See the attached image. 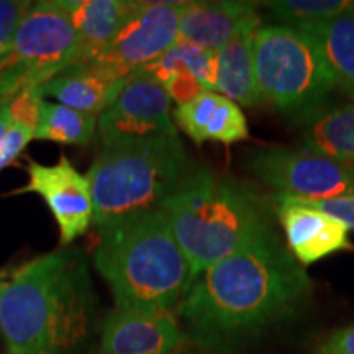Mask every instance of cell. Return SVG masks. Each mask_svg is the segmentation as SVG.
Returning a JSON list of instances; mask_svg holds the SVG:
<instances>
[{"label": "cell", "mask_w": 354, "mask_h": 354, "mask_svg": "<svg viewBox=\"0 0 354 354\" xmlns=\"http://www.w3.org/2000/svg\"><path fill=\"white\" fill-rule=\"evenodd\" d=\"M348 95H349V97H351V99L354 100V88H353V91H351V92H349V94H348Z\"/></svg>", "instance_id": "obj_31"}, {"label": "cell", "mask_w": 354, "mask_h": 354, "mask_svg": "<svg viewBox=\"0 0 354 354\" xmlns=\"http://www.w3.org/2000/svg\"><path fill=\"white\" fill-rule=\"evenodd\" d=\"M300 149L354 167V102L305 118Z\"/></svg>", "instance_id": "obj_20"}, {"label": "cell", "mask_w": 354, "mask_h": 354, "mask_svg": "<svg viewBox=\"0 0 354 354\" xmlns=\"http://www.w3.org/2000/svg\"><path fill=\"white\" fill-rule=\"evenodd\" d=\"M304 201V198H300ZM308 205L317 207L326 214L336 216L338 220H342L344 225L349 228V232H354V194L343 197H335V198H326V201H304Z\"/></svg>", "instance_id": "obj_27"}, {"label": "cell", "mask_w": 354, "mask_h": 354, "mask_svg": "<svg viewBox=\"0 0 354 354\" xmlns=\"http://www.w3.org/2000/svg\"><path fill=\"white\" fill-rule=\"evenodd\" d=\"M143 71L165 87L177 105L187 104L203 92H216V53L180 39Z\"/></svg>", "instance_id": "obj_15"}, {"label": "cell", "mask_w": 354, "mask_h": 354, "mask_svg": "<svg viewBox=\"0 0 354 354\" xmlns=\"http://www.w3.org/2000/svg\"><path fill=\"white\" fill-rule=\"evenodd\" d=\"M318 354H354V325L331 335Z\"/></svg>", "instance_id": "obj_28"}, {"label": "cell", "mask_w": 354, "mask_h": 354, "mask_svg": "<svg viewBox=\"0 0 354 354\" xmlns=\"http://www.w3.org/2000/svg\"><path fill=\"white\" fill-rule=\"evenodd\" d=\"M281 25L304 26L354 15V0H272L263 2Z\"/></svg>", "instance_id": "obj_23"}, {"label": "cell", "mask_w": 354, "mask_h": 354, "mask_svg": "<svg viewBox=\"0 0 354 354\" xmlns=\"http://www.w3.org/2000/svg\"><path fill=\"white\" fill-rule=\"evenodd\" d=\"M99 117L43 100L35 138L59 145H87L94 138Z\"/></svg>", "instance_id": "obj_22"}, {"label": "cell", "mask_w": 354, "mask_h": 354, "mask_svg": "<svg viewBox=\"0 0 354 354\" xmlns=\"http://www.w3.org/2000/svg\"><path fill=\"white\" fill-rule=\"evenodd\" d=\"M312 281L274 230L190 282L176 313L194 342L220 348L290 320L308 302Z\"/></svg>", "instance_id": "obj_1"}, {"label": "cell", "mask_w": 354, "mask_h": 354, "mask_svg": "<svg viewBox=\"0 0 354 354\" xmlns=\"http://www.w3.org/2000/svg\"><path fill=\"white\" fill-rule=\"evenodd\" d=\"M295 28L317 39L336 87L349 94L354 88V15Z\"/></svg>", "instance_id": "obj_21"}, {"label": "cell", "mask_w": 354, "mask_h": 354, "mask_svg": "<svg viewBox=\"0 0 354 354\" xmlns=\"http://www.w3.org/2000/svg\"><path fill=\"white\" fill-rule=\"evenodd\" d=\"M8 56H10V48L2 46V44H0V64H2Z\"/></svg>", "instance_id": "obj_29"}, {"label": "cell", "mask_w": 354, "mask_h": 354, "mask_svg": "<svg viewBox=\"0 0 354 354\" xmlns=\"http://www.w3.org/2000/svg\"><path fill=\"white\" fill-rule=\"evenodd\" d=\"M184 339L172 312L115 308L104 323L100 354H180Z\"/></svg>", "instance_id": "obj_13"}, {"label": "cell", "mask_w": 354, "mask_h": 354, "mask_svg": "<svg viewBox=\"0 0 354 354\" xmlns=\"http://www.w3.org/2000/svg\"><path fill=\"white\" fill-rule=\"evenodd\" d=\"M128 77L100 64H77L41 84L39 91L64 107L99 117L117 99Z\"/></svg>", "instance_id": "obj_16"}, {"label": "cell", "mask_w": 354, "mask_h": 354, "mask_svg": "<svg viewBox=\"0 0 354 354\" xmlns=\"http://www.w3.org/2000/svg\"><path fill=\"white\" fill-rule=\"evenodd\" d=\"M92 320L94 294L77 251L0 271V333L10 354H77Z\"/></svg>", "instance_id": "obj_2"}, {"label": "cell", "mask_w": 354, "mask_h": 354, "mask_svg": "<svg viewBox=\"0 0 354 354\" xmlns=\"http://www.w3.org/2000/svg\"><path fill=\"white\" fill-rule=\"evenodd\" d=\"M35 138V133L28 128L13 125L8 128V131L0 140V171L7 167L12 161H15L17 156L24 151L26 145Z\"/></svg>", "instance_id": "obj_26"}, {"label": "cell", "mask_w": 354, "mask_h": 354, "mask_svg": "<svg viewBox=\"0 0 354 354\" xmlns=\"http://www.w3.org/2000/svg\"><path fill=\"white\" fill-rule=\"evenodd\" d=\"M7 99H0V107H2V105H6L7 104Z\"/></svg>", "instance_id": "obj_30"}, {"label": "cell", "mask_w": 354, "mask_h": 354, "mask_svg": "<svg viewBox=\"0 0 354 354\" xmlns=\"http://www.w3.org/2000/svg\"><path fill=\"white\" fill-rule=\"evenodd\" d=\"M248 169L279 196L326 201L354 194V167L304 149L264 146L251 154Z\"/></svg>", "instance_id": "obj_8"}, {"label": "cell", "mask_w": 354, "mask_h": 354, "mask_svg": "<svg viewBox=\"0 0 354 354\" xmlns=\"http://www.w3.org/2000/svg\"><path fill=\"white\" fill-rule=\"evenodd\" d=\"M258 3L238 0L187 2L179 21V39L201 50L218 53L248 28H259Z\"/></svg>", "instance_id": "obj_14"}, {"label": "cell", "mask_w": 354, "mask_h": 354, "mask_svg": "<svg viewBox=\"0 0 354 354\" xmlns=\"http://www.w3.org/2000/svg\"><path fill=\"white\" fill-rule=\"evenodd\" d=\"M32 6L33 2H24V0H0V44L2 46L10 48L21 20Z\"/></svg>", "instance_id": "obj_25"}, {"label": "cell", "mask_w": 354, "mask_h": 354, "mask_svg": "<svg viewBox=\"0 0 354 354\" xmlns=\"http://www.w3.org/2000/svg\"><path fill=\"white\" fill-rule=\"evenodd\" d=\"M10 59L24 71L26 87L41 86L79 64V35L59 0L33 3L12 39Z\"/></svg>", "instance_id": "obj_7"}, {"label": "cell", "mask_w": 354, "mask_h": 354, "mask_svg": "<svg viewBox=\"0 0 354 354\" xmlns=\"http://www.w3.org/2000/svg\"><path fill=\"white\" fill-rule=\"evenodd\" d=\"M187 2H138L117 35L91 64L131 76L159 59L179 39Z\"/></svg>", "instance_id": "obj_10"}, {"label": "cell", "mask_w": 354, "mask_h": 354, "mask_svg": "<svg viewBox=\"0 0 354 354\" xmlns=\"http://www.w3.org/2000/svg\"><path fill=\"white\" fill-rule=\"evenodd\" d=\"M177 125L194 143L233 145L248 140V120L241 107L218 92H203L172 113Z\"/></svg>", "instance_id": "obj_17"}, {"label": "cell", "mask_w": 354, "mask_h": 354, "mask_svg": "<svg viewBox=\"0 0 354 354\" xmlns=\"http://www.w3.org/2000/svg\"><path fill=\"white\" fill-rule=\"evenodd\" d=\"M43 95L39 86H30L21 88L8 100V113L15 125L25 127L35 133L39 123V107Z\"/></svg>", "instance_id": "obj_24"}, {"label": "cell", "mask_w": 354, "mask_h": 354, "mask_svg": "<svg viewBox=\"0 0 354 354\" xmlns=\"http://www.w3.org/2000/svg\"><path fill=\"white\" fill-rule=\"evenodd\" d=\"M253 51L261 100L279 112L307 118L336 87L320 44L295 26L261 25Z\"/></svg>", "instance_id": "obj_6"}, {"label": "cell", "mask_w": 354, "mask_h": 354, "mask_svg": "<svg viewBox=\"0 0 354 354\" xmlns=\"http://www.w3.org/2000/svg\"><path fill=\"white\" fill-rule=\"evenodd\" d=\"M136 3L133 0H59L79 35V64L94 63L135 10Z\"/></svg>", "instance_id": "obj_18"}, {"label": "cell", "mask_w": 354, "mask_h": 354, "mask_svg": "<svg viewBox=\"0 0 354 354\" xmlns=\"http://www.w3.org/2000/svg\"><path fill=\"white\" fill-rule=\"evenodd\" d=\"M187 177L179 135L148 143L102 148L87 172L97 227L161 209Z\"/></svg>", "instance_id": "obj_5"}, {"label": "cell", "mask_w": 354, "mask_h": 354, "mask_svg": "<svg viewBox=\"0 0 354 354\" xmlns=\"http://www.w3.org/2000/svg\"><path fill=\"white\" fill-rule=\"evenodd\" d=\"M171 99L165 87L146 71L127 79L120 94L99 115L102 148L140 145L176 136Z\"/></svg>", "instance_id": "obj_9"}, {"label": "cell", "mask_w": 354, "mask_h": 354, "mask_svg": "<svg viewBox=\"0 0 354 354\" xmlns=\"http://www.w3.org/2000/svg\"><path fill=\"white\" fill-rule=\"evenodd\" d=\"M94 266L118 310L172 312L190 284V268L162 209L100 225Z\"/></svg>", "instance_id": "obj_3"}, {"label": "cell", "mask_w": 354, "mask_h": 354, "mask_svg": "<svg viewBox=\"0 0 354 354\" xmlns=\"http://www.w3.org/2000/svg\"><path fill=\"white\" fill-rule=\"evenodd\" d=\"M258 28L236 35L216 53V92L241 107L263 104L256 84L253 39Z\"/></svg>", "instance_id": "obj_19"}, {"label": "cell", "mask_w": 354, "mask_h": 354, "mask_svg": "<svg viewBox=\"0 0 354 354\" xmlns=\"http://www.w3.org/2000/svg\"><path fill=\"white\" fill-rule=\"evenodd\" d=\"M269 202L284 230L287 248L300 264H313L351 248L349 228L336 216L308 205L297 197L272 196Z\"/></svg>", "instance_id": "obj_12"}, {"label": "cell", "mask_w": 354, "mask_h": 354, "mask_svg": "<svg viewBox=\"0 0 354 354\" xmlns=\"http://www.w3.org/2000/svg\"><path fill=\"white\" fill-rule=\"evenodd\" d=\"M26 172L28 183L13 194H37L43 198L55 216L63 245L82 236L94 223V202L87 176L77 172L64 154L51 166L32 161Z\"/></svg>", "instance_id": "obj_11"}, {"label": "cell", "mask_w": 354, "mask_h": 354, "mask_svg": "<svg viewBox=\"0 0 354 354\" xmlns=\"http://www.w3.org/2000/svg\"><path fill=\"white\" fill-rule=\"evenodd\" d=\"M161 209L187 258L190 282L274 230L263 197L233 177L207 169L187 174Z\"/></svg>", "instance_id": "obj_4"}]
</instances>
